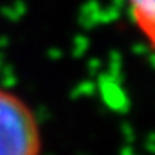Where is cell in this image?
<instances>
[{
    "mask_svg": "<svg viewBox=\"0 0 155 155\" xmlns=\"http://www.w3.org/2000/svg\"><path fill=\"white\" fill-rule=\"evenodd\" d=\"M36 117L16 94L0 88V155H40Z\"/></svg>",
    "mask_w": 155,
    "mask_h": 155,
    "instance_id": "6da1fadb",
    "label": "cell"
},
{
    "mask_svg": "<svg viewBox=\"0 0 155 155\" xmlns=\"http://www.w3.org/2000/svg\"><path fill=\"white\" fill-rule=\"evenodd\" d=\"M130 16L150 45V49L155 52V0H126Z\"/></svg>",
    "mask_w": 155,
    "mask_h": 155,
    "instance_id": "7a4b0ae2",
    "label": "cell"
}]
</instances>
